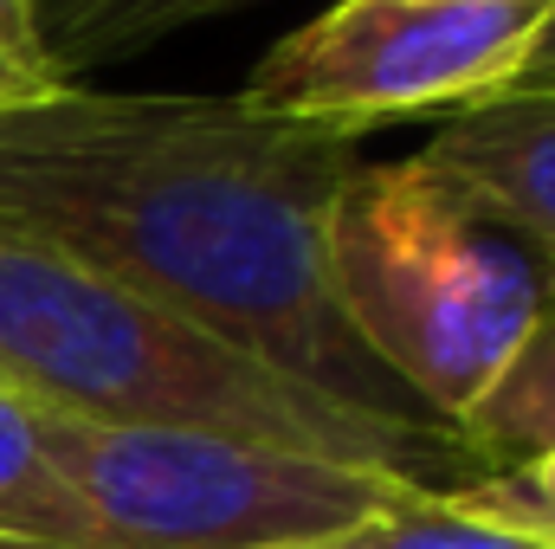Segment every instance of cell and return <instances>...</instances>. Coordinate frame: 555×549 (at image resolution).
I'll list each match as a JSON object with an SVG mask.
<instances>
[{
    "label": "cell",
    "mask_w": 555,
    "mask_h": 549,
    "mask_svg": "<svg viewBox=\"0 0 555 549\" xmlns=\"http://www.w3.org/2000/svg\"><path fill=\"white\" fill-rule=\"evenodd\" d=\"M362 137L233 98L65 85L0 111V227L117 278L272 369L375 413H426L356 349L323 220Z\"/></svg>",
    "instance_id": "obj_1"
},
{
    "label": "cell",
    "mask_w": 555,
    "mask_h": 549,
    "mask_svg": "<svg viewBox=\"0 0 555 549\" xmlns=\"http://www.w3.org/2000/svg\"><path fill=\"white\" fill-rule=\"evenodd\" d=\"M0 388L26 408L91 426L220 433L395 472L426 491H452L446 472H459V485L478 478L452 426L310 388L266 356L13 227H0Z\"/></svg>",
    "instance_id": "obj_2"
},
{
    "label": "cell",
    "mask_w": 555,
    "mask_h": 549,
    "mask_svg": "<svg viewBox=\"0 0 555 549\" xmlns=\"http://www.w3.org/2000/svg\"><path fill=\"white\" fill-rule=\"evenodd\" d=\"M323 284L356 349L452 433L555 310L550 253L426 149L356 162L323 220Z\"/></svg>",
    "instance_id": "obj_3"
},
{
    "label": "cell",
    "mask_w": 555,
    "mask_h": 549,
    "mask_svg": "<svg viewBox=\"0 0 555 549\" xmlns=\"http://www.w3.org/2000/svg\"><path fill=\"white\" fill-rule=\"evenodd\" d=\"M33 426L91 524V549H310L426 491L220 433L91 426L39 408Z\"/></svg>",
    "instance_id": "obj_4"
},
{
    "label": "cell",
    "mask_w": 555,
    "mask_h": 549,
    "mask_svg": "<svg viewBox=\"0 0 555 549\" xmlns=\"http://www.w3.org/2000/svg\"><path fill=\"white\" fill-rule=\"evenodd\" d=\"M543 20L550 0H336L253 65L240 104L349 137L465 111L530 65Z\"/></svg>",
    "instance_id": "obj_5"
},
{
    "label": "cell",
    "mask_w": 555,
    "mask_h": 549,
    "mask_svg": "<svg viewBox=\"0 0 555 549\" xmlns=\"http://www.w3.org/2000/svg\"><path fill=\"white\" fill-rule=\"evenodd\" d=\"M426 155L491 194L555 266V85H511L452 111Z\"/></svg>",
    "instance_id": "obj_6"
},
{
    "label": "cell",
    "mask_w": 555,
    "mask_h": 549,
    "mask_svg": "<svg viewBox=\"0 0 555 549\" xmlns=\"http://www.w3.org/2000/svg\"><path fill=\"white\" fill-rule=\"evenodd\" d=\"M253 0H59L46 13V39L65 78L124 65L137 52H155L175 33H194L220 13H240Z\"/></svg>",
    "instance_id": "obj_7"
},
{
    "label": "cell",
    "mask_w": 555,
    "mask_h": 549,
    "mask_svg": "<svg viewBox=\"0 0 555 549\" xmlns=\"http://www.w3.org/2000/svg\"><path fill=\"white\" fill-rule=\"evenodd\" d=\"M0 549H91V524L39 446L33 408L0 388Z\"/></svg>",
    "instance_id": "obj_8"
},
{
    "label": "cell",
    "mask_w": 555,
    "mask_h": 549,
    "mask_svg": "<svg viewBox=\"0 0 555 549\" xmlns=\"http://www.w3.org/2000/svg\"><path fill=\"white\" fill-rule=\"evenodd\" d=\"M478 472H517L537 452L555 446V310L530 330L504 382L478 401V413L459 426Z\"/></svg>",
    "instance_id": "obj_9"
},
{
    "label": "cell",
    "mask_w": 555,
    "mask_h": 549,
    "mask_svg": "<svg viewBox=\"0 0 555 549\" xmlns=\"http://www.w3.org/2000/svg\"><path fill=\"white\" fill-rule=\"evenodd\" d=\"M310 549H555V544L478 518L452 491H420L414 505L382 511V518H369V524H356V531H343L330 544H310Z\"/></svg>",
    "instance_id": "obj_10"
},
{
    "label": "cell",
    "mask_w": 555,
    "mask_h": 549,
    "mask_svg": "<svg viewBox=\"0 0 555 549\" xmlns=\"http://www.w3.org/2000/svg\"><path fill=\"white\" fill-rule=\"evenodd\" d=\"M452 498L472 505L491 524H511L524 537L555 544V446L537 452L530 465H517V472H478L472 485H452Z\"/></svg>",
    "instance_id": "obj_11"
},
{
    "label": "cell",
    "mask_w": 555,
    "mask_h": 549,
    "mask_svg": "<svg viewBox=\"0 0 555 549\" xmlns=\"http://www.w3.org/2000/svg\"><path fill=\"white\" fill-rule=\"evenodd\" d=\"M78 78L59 72L52 39H46V7L39 0H0V111L39 104Z\"/></svg>",
    "instance_id": "obj_12"
},
{
    "label": "cell",
    "mask_w": 555,
    "mask_h": 549,
    "mask_svg": "<svg viewBox=\"0 0 555 549\" xmlns=\"http://www.w3.org/2000/svg\"><path fill=\"white\" fill-rule=\"evenodd\" d=\"M537 72H555V7H550V20H543V33H537V52H530V65L517 72V78H537ZM511 78V85H517Z\"/></svg>",
    "instance_id": "obj_13"
},
{
    "label": "cell",
    "mask_w": 555,
    "mask_h": 549,
    "mask_svg": "<svg viewBox=\"0 0 555 549\" xmlns=\"http://www.w3.org/2000/svg\"><path fill=\"white\" fill-rule=\"evenodd\" d=\"M517 85H555V72H537V78H517ZM511 91V85H504Z\"/></svg>",
    "instance_id": "obj_14"
},
{
    "label": "cell",
    "mask_w": 555,
    "mask_h": 549,
    "mask_svg": "<svg viewBox=\"0 0 555 549\" xmlns=\"http://www.w3.org/2000/svg\"><path fill=\"white\" fill-rule=\"evenodd\" d=\"M550 7H555V0H550Z\"/></svg>",
    "instance_id": "obj_15"
}]
</instances>
